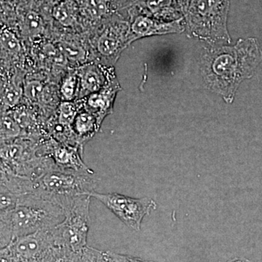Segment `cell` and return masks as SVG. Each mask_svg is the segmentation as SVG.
<instances>
[{
  "label": "cell",
  "instance_id": "obj_1",
  "mask_svg": "<svg viewBox=\"0 0 262 262\" xmlns=\"http://www.w3.org/2000/svg\"><path fill=\"white\" fill-rule=\"evenodd\" d=\"M262 61V50L256 38L239 39L234 46L205 48L201 53V73L208 91L231 104L239 85L252 78Z\"/></svg>",
  "mask_w": 262,
  "mask_h": 262
},
{
  "label": "cell",
  "instance_id": "obj_2",
  "mask_svg": "<svg viewBox=\"0 0 262 262\" xmlns=\"http://www.w3.org/2000/svg\"><path fill=\"white\" fill-rule=\"evenodd\" d=\"M0 215L1 248L17 237L53 228L65 218L61 206L35 194H20L14 208Z\"/></svg>",
  "mask_w": 262,
  "mask_h": 262
},
{
  "label": "cell",
  "instance_id": "obj_3",
  "mask_svg": "<svg viewBox=\"0 0 262 262\" xmlns=\"http://www.w3.org/2000/svg\"><path fill=\"white\" fill-rule=\"evenodd\" d=\"M229 9V0H189L184 15L188 37L211 46L230 44L227 27Z\"/></svg>",
  "mask_w": 262,
  "mask_h": 262
},
{
  "label": "cell",
  "instance_id": "obj_4",
  "mask_svg": "<svg viewBox=\"0 0 262 262\" xmlns=\"http://www.w3.org/2000/svg\"><path fill=\"white\" fill-rule=\"evenodd\" d=\"M95 173L63 170L53 163L40 175L32 179V192L63 208L76 196L89 195L97 186Z\"/></svg>",
  "mask_w": 262,
  "mask_h": 262
},
{
  "label": "cell",
  "instance_id": "obj_5",
  "mask_svg": "<svg viewBox=\"0 0 262 262\" xmlns=\"http://www.w3.org/2000/svg\"><path fill=\"white\" fill-rule=\"evenodd\" d=\"M91 196H76L63 207L65 218L53 227V234L58 247L71 252L81 253L87 247L90 225Z\"/></svg>",
  "mask_w": 262,
  "mask_h": 262
},
{
  "label": "cell",
  "instance_id": "obj_6",
  "mask_svg": "<svg viewBox=\"0 0 262 262\" xmlns=\"http://www.w3.org/2000/svg\"><path fill=\"white\" fill-rule=\"evenodd\" d=\"M53 228L17 237L1 248V262H45L56 246Z\"/></svg>",
  "mask_w": 262,
  "mask_h": 262
},
{
  "label": "cell",
  "instance_id": "obj_7",
  "mask_svg": "<svg viewBox=\"0 0 262 262\" xmlns=\"http://www.w3.org/2000/svg\"><path fill=\"white\" fill-rule=\"evenodd\" d=\"M101 202L110 211L129 228L139 232L141 222L146 215L157 208V203L149 198H130L118 193H98L96 191L89 194Z\"/></svg>",
  "mask_w": 262,
  "mask_h": 262
},
{
  "label": "cell",
  "instance_id": "obj_8",
  "mask_svg": "<svg viewBox=\"0 0 262 262\" xmlns=\"http://www.w3.org/2000/svg\"><path fill=\"white\" fill-rule=\"evenodd\" d=\"M130 29L132 41L151 36L180 34L186 30L184 18L165 22L146 15H137Z\"/></svg>",
  "mask_w": 262,
  "mask_h": 262
},
{
  "label": "cell",
  "instance_id": "obj_9",
  "mask_svg": "<svg viewBox=\"0 0 262 262\" xmlns=\"http://www.w3.org/2000/svg\"><path fill=\"white\" fill-rule=\"evenodd\" d=\"M46 156L50 157L56 166L63 170L81 173H94L84 164L79 148L72 146H56L50 149Z\"/></svg>",
  "mask_w": 262,
  "mask_h": 262
},
{
  "label": "cell",
  "instance_id": "obj_10",
  "mask_svg": "<svg viewBox=\"0 0 262 262\" xmlns=\"http://www.w3.org/2000/svg\"><path fill=\"white\" fill-rule=\"evenodd\" d=\"M79 80L77 96L80 97L97 93L102 90L105 83L102 71L93 64L84 65L80 67L77 73Z\"/></svg>",
  "mask_w": 262,
  "mask_h": 262
},
{
  "label": "cell",
  "instance_id": "obj_11",
  "mask_svg": "<svg viewBox=\"0 0 262 262\" xmlns=\"http://www.w3.org/2000/svg\"><path fill=\"white\" fill-rule=\"evenodd\" d=\"M146 5L154 18L165 22L184 18L177 0H146Z\"/></svg>",
  "mask_w": 262,
  "mask_h": 262
},
{
  "label": "cell",
  "instance_id": "obj_12",
  "mask_svg": "<svg viewBox=\"0 0 262 262\" xmlns=\"http://www.w3.org/2000/svg\"><path fill=\"white\" fill-rule=\"evenodd\" d=\"M119 34L115 31L106 30L98 39L97 48L101 54L105 56H113L117 52L120 51L122 47H126L127 43L130 44L128 36H124Z\"/></svg>",
  "mask_w": 262,
  "mask_h": 262
},
{
  "label": "cell",
  "instance_id": "obj_13",
  "mask_svg": "<svg viewBox=\"0 0 262 262\" xmlns=\"http://www.w3.org/2000/svg\"><path fill=\"white\" fill-rule=\"evenodd\" d=\"M114 98V92L111 91H100L90 95L88 99V106L90 110L87 111L94 114L97 117L100 123L102 122L103 117L112 110Z\"/></svg>",
  "mask_w": 262,
  "mask_h": 262
},
{
  "label": "cell",
  "instance_id": "obj_14",
  "mask_svg": "<svg viewBox=\"0 0 262 262\" xmlns=\"http://www.w3.org/2000/svg\"><path fill=\"white\" fill-rule=\"evenodd\" d=\"M100 125L101 123L98 121L97 117L89 111L77 113L73 122L76 134L83 139H89L94 135Z\"/></svg>",
  "mask_w": 262,
  "mask_h": 262
},
{
  "label": "cell",
  "instance_id": "obj_15",
  "mask_svg": "<svg viewBox=\"0 0 262 262\" xmlns=\"http://www.w3.org/2000/svg\"><path fill=\"white\" fill-rule=\"evenodd\" d=\"M21 134V126L14 116L3 112L1 116V142L15 140Z\"/></svg>",
  "mask_w": 262,
  "mask_h": 262
},
{
  "label": "cell",
  "instance_id": "obj_16",
  "mask_svg": "<svg viewBox=\"0 0 262 262\" xmlns=\"http://www.w3.org/2000/svg\"><path fill=\"white\" fill-rule=\"evenodd\" d=\"M24 94V89L15 83H8L2 94V103L4 110L15 107L18 104Z\"/></svg>",
  "mask_w": 262,
  "mask_h": 262
},
{
  "label": "cell",
  "instance_id": "obj_17",
  "mask_svg": "<svg viewBox=\"0 0 262 262\" xmlns=\"http://www.w3.org/2000/svg\"><path fill=\"white\" fill-rule=\"evenodd\" d=\"M22 27L25 34L34 37L42 33L44 26L40 15L36 12L31 11L24 17Z\"/></svg>",
  "mask_w": 262,
  "mask_h": 262
},
{
  "label": "cell",
  "instance_id": "obj_18",
  "mask_svg": "<svg viewBox=\"0 0 262 262\" xmlns=\"http://www.w3.org/2000/svg\"><path fill=\"white\" fill-rule=\"evenodd\" d=\"M63 56L69 61L82 63L86 58L85 51L80 46L70 42H61L58 46Z\"/></svg>",
  "mask_w": 262,
  "mask_h": 262
},
{
  "label": "cell",
  "instance_id": "obj_19",
  "mask_svg": "<svg viewBox=\"0 0 262 262\" xmlns=\"http://www.w3.org/2000/svg\"><path fill=\"white\" fill-rule=\"evenodd\" d=\"M53 15L57 21L64 27H71L75 21L73 12L67 2H63L61 4L55 6Z\"/></svg>",
  "mask_w": 262,
  "mask_h": 262
},
{
  "label": "cell",
  "instance_id": "obj_20",
  "mask_svg": "<svg viewBox=\"0 0 262 262\" xmlns=\"http://www.w3.org/2000/svg\"><path fill=\"white\" fill-rule=\"evenodd\" d=\"M79 80L77 73L67 77L61 88V94L64 101H71L78 93Z\"/></svg>",
  "mask_w": 262,
  "mask_h": 262
},
{
  "label": "cell",
  "instance_id": "obj_21",
  "mask_svg": "<svg viewBox=\"0 0 262 262\" xmlns=\"http://www.w3.org/2000/svg\"><path fill=\"white\" fill-rule=\"evenodd\" d=\"M2 48L12 54H17L20 51V43L14 33L8 29H4L1 32Z\"/></svg>",
  "mask_w": 262,
  "mask_h": 262
},
{
  "label": "cell",
  "instance_id": "obj_22",
  "mask_svg": "<svg viewBox=\"0 0 262 262\" xmlns=\"http://www.w3.org/2000/svg\"><path fill=\"white\" fill-rule=\"evenodd\" d=\"M84 10L91 18H101L107 13L108 0H85Z\"/></svg>",
  "mask_w": 262,
  "mask_h": 262
},
{
  "label": "cell",
  "instance_id": "obj_23",
  "mask_svg": "<svg viewBox=\"0 0 262 262\" xmlns=\"http://www.w3.org/2000/svg\"><path fill=\"white\" fill-rule=\"evenodd\" d=\"M77 115V108L71 101H63L60 105L58 122L61 125H70L73 124Z\"/></svg>",
  "mask_w": 262,
  "mask_h": 262
},
{
  "label": "cell",
  "instance_id": "obj_24",
  "mask_svg": "<svg viewBox=\"0 0 262 262\" xmlns=\"http://www.w3.org/2000/svg\"><path fill=\"white\" fill-rule=\"evenodd\" d=\"M43 90V84L39 81H29L24 86V95L31 102H37L42 98Z\"/></svg>",
  "mask_w": 262,
  "mask_h": 262
},
{
  "label": "cell",
  "instance_id": "obj_25",
  "mask_svg": "<svg viewBox=\"0 0 262 262\" xmlns=\"http://www.w3.org/2000/svg\"><path fill=\"white\" fill-rule=\"evenodd\" d=\"M83 262H110L103 251L87 246L82 252Z\"/></svg>",
  "mask_w": 262,
  "mask_h": 262
},
{
  "label": "cell",
  "instance_id": "obj_26",
  "mask_svg": "<svg viewBox=\"0 0 262 262\" xmlns=\"http://www.w3.org/2000/svg\"><path fill=\"white\" fill-rule=\"evenodd\" d=\"M43 51L48 58L58 64H63L67 60L59 48L55 47L53 45H46L43 48Z\"/></svg>",
  "mask_w": 262,
  "mask_h": 262
},
{
  "label": "cell",
  "instance_id": "obj_27",
  "mask_svg": "<svg viewBox=\"0 0 262 262\" xmlns=\"http://www.w3.org/2000/svg\"><path fill=\"white\" fill-rule=\"evenodd\" d=\"M104 253L110 262H154L112 251H105Z\"/></svg>",
  "mask_w": 262,
  "mask_h": 262
},
{
  "label": "cell",
  "instance_id": "obj_28",
  "mask_svg": "<svg viewBox=\"0 0 262 262\" xmlns=\"http://www.w3.org/2000/svg\"><path fill=\"white\" fill-rule=\"evenodd\" d=\"M177 1L182 10L183 15H184L189 7V0H177Z\"/></svg>",
  "mask_w": 262,
  "mask_h": 262
},
{
  "label": "cell",
  "instance_id": "obj_29",
  "mask_svg": "<svg viewBox=\"0 0 262 262\" xmlns=\"http://www.w3.org/2000/svg\"><path fill=\"white\" fill-rule=\"evenodd\" d=\"M227 262H252L246 258H234Z\"/></svg>",
  "mask_w": 262,
  "mask_h": 262
},
{
  "label": "cell",
  "instance_id": "obj_30",
  "mask_svg": "<svg viewBox=\"0 0 262 262\" xmlns=\"http://www.w3.org/2000/svg\"><path fill=\"white\" fill-rule=\"evenodd\" d=\"M48 3L53 5V6H56V5L61 4V3L64 2V0H47Z\"/></svg>",
  "mask_w": 262,
  "mask_h": 262
}]
</instances>
